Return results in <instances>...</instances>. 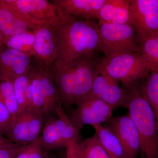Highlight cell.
Listing matches in <instances>:
<instances>
[{
  "mask_svg": "<svg viewBox=\"0 0 158 158\" xmlns=\"http://www.w3.org/2000/svg\"><path fill=\"white\" fill-rule=\"evenodd\" d=\"M34 58L50 69L56 58L58 39L55 26L48 23L37 26L34 30Z\"/></svg>",
  "mask_w": 158,
  "mask_h": 158,
  "instance_id": "cell-13",
  "label": "cell"
},
{
  "mask_svg": "<svg viewBox=\"0 0 158 158\" xmlns=\"http://www.w3.org/2000/svg\"><path fill=\"white\" fill-rule=\"evenodd\" d=\"M98 25L100 51L105 57L141 52L132 25L104 23Z\"/></svg>",
  "mask_w": 158,
  "mask_h": 158,
  "instance_id": "cell-7",
  "label": "cell"
},
{
  "mask_svg": "<svg viewBox=\"0 0 158 158\" xmlns=\"http://www.w3.org/2000/svg\"><path fill=\"white\" fill-rule=\"evenodd\" d=\"M35 29L22 15L0 0V31L5 38Z\"/></svg>",
  "mask_w": 158,
  "mask_h": 158,
  "instance_id": "cell-18",
  "label": "cell"
},
{
  "mask_svg": "<svg viewBox=\"0 0 158 158\" xmlns=\"http://www.w3.org/2000/svg\"><path fill=\"white\" fill-rule=\"evenodd\" d=\"M55 113L58 118L47 117L39 138L40 144L46 152L67 148L70 144L79 141L80 131L66 115L62 104L56 108Z\"/></svg>",
  "mask_w": 158,
  "mask_h": 158,
  "instance_id": "cell-6",
  "label": "cell"
},
{
  "mask_svg": "<svg viewBox=\"0 0 158 158\" xmlns=\"http://www.w3.org/2000/svg\"><path fill=\"white\" fill-rule=\"evenodd\" d=\"M99 66L110 76L120 82L127 91L139 83L150 72L141 52L121 54L100 59Z\"/></svg>",
  "mask_w": 158,
  "mask_h": 158,
  "instance_id": "cell-4",
  "label": "cell"
},
{
  "mask_svg": "<svg viewBox=\"0 0 158 158\" xmlns=\"http://www.w3.org/2000/svg\"><path fill=\"white\" fill-rule=\"evenodd\" d=\"M68 116L79 130L86 125L94 126L106 123L113 117L114 109L99 99L88 96L79 102Z\"/></svg>",
  "mask_w": 158,
  "mask_h": 158,
  "instance_id": "cell-11",
  "label": "cell"
},
{
  "mask_svg": "<svg viewBox=\"0 0 158 158\" xmlns=\"http://www.w3.org/2000/svg\"><path fill=\"white\" fill-rule=\"evenodd\" d=\"M29 72L15 79L12 81L15 93L19 106V113L27 109V92L29 82Z\"/></svg>",
  "mask_w": 158,
  "mask_h": 158,
  "instance_id": "cell-25",
  "label": "cell"
},
{
  "mask_svg": "<svg viewBox=\"0 0 158 158\" xmlns=\"http://www.w3.org/2000/svg\"><path fill=\"white\" fill-rule=\"evenodd\" d=\"M78 142L72 143L66 148V158H78L77 149Z\"/></svg>",
  "mask_w": 158,
  "mask_h": 158,
  "instance_id": "cell-29",
  "label": "cell"
},
{
  "mask_svg": "<svg viewBox=\"0 0 158 158\" xmlns=\"http://www.w3.org/2000/svg\"><path fill=\"white\" fill-rule=\"evenodd\" d=\"M24 146L14 144L0 148V158H15Z\"/></svg>",
  "mask_w": 158,
  "mask_h": 158,
  "instance_id": "cell-28",
  "label": "cell"
},
{
  "mask_svg": "<svg viewBox=\"0 0 158 158\" xmlns=\"http://www.w3.org/2000/svg\"><path fill=\"white\" fill-rule=\"evenodd\" d=\"M93 127L100 143L110 158H125L120 141L111 130L102 124L96 125Z\"/></svg>",
  "mask_w": 158,
  "mask_h": 158,
  "instance_id": "cell-19",
  "label": "cell"
},
{
  "mask_svg": "<svg viewBox=\"0 0 158 158\" xmlns=\"http://www.w3.org/2000/svg\"><path fill=\"white\" fill-rule=\"evenodd\" d=\"M130 0H106L99 12V24L132 25Z\"/></svg>",
  "mask_w": 158,
  "mask_h": 158,
  "instance_id": "cell-17",
  "label": "cell"
},
{
  "mask_svg": "<svg viewBox=\"0 0 158 158\" xmlns=\"http://www.w3.org/2000/svg\"><path fill=\"white\" fill-rule=\"evenodd\" d=\"M48 155L38 139L34 143L24 146L15 158H45Z\"/></svg>",
  "mask_w": 158,
  "mask_h": 158,
  "instance_id": "cell-26",
  "label": "cell"
},
{
  "mask_svg": "<svg viewBox=\"0 0 158 158\" xmlns=\"http://www.w3.org/2000/svg\"><path fill=\"white\" fill-rule=\"evenodd\" d=\"M27 93L32 97V107L47 117L61 103L50 70L36 61L29 72Z\"/></svg>",
  "mask_w": 158,
  "mask_h": 158,
  "instance_id": "cell-5",
  "label": "cell"
},
{
  "mask_svg": "<svg viewBox=\"0 0 158 158\" xmlns=\"http://www.w3.org/2000/svg\"><path fill=\"white\" fill-rule=\"evenodd\" d=\"M126 108L135 126L141 158H158V123L149 103L139 87L127 91Z\"/></svg>",
  "mask_w": 158,
  "mask_h": 158,
  "instance_id": "cell-3",
  "label": "cell"
},
{
  "mask_svg": "<svg viewBox=\"0 0 158 158\" xmlns=\"http://www.w3.org/2000/svg\"><path fill=\"white\" fill-rule=\"evenodd\" d=\"M88 96L99 99L115 109L126 108L128 92L106 73L98 63L92 88Z\"/></svg>",
  "mask_w": 158,
  "mask_h": 158,
  "instance_id": "cell-12",
  "label": "cell"
},
{
  "mask_svg": "<svg viewBox=\"0 0 158 158\" xmlns=\"http://www.w3.org/2000/svg\"><path fill=\"white\" fill-rule=\"evenodd\" d=\"M32 58L3 45L0 48V78L12 82L28 73L35 62Z\"/></svg>",
  "mask_w": 158,
  "mask_h": 158,
  "instance_id": "cell-15",
  "label": "cell"
},
{
  "mask_svg": "<svg viewBox=\"0 0 158 158\" xmlns=\"http://www.w3.org/2000/svg\"><path fill=\"white\" fill-rule=\"evenodd\" d=\"M34 31H27L6 37L3 45L8 48L22 52L29 57H34Z\"/></svg>",
  "mask_w": 158,
  "mask_h": 158,
  "instance_id": "cell-20",
  "label": "cell"
},
{
  "mask_svg": "<svg viewBox=\"0 0 158 158\" xmlns=\"http://www.w3.org/2000/svg\"><path fill=\"white\" fill-rule=\"evenodd\" d=\"M106 123L107 127L120 141L125 158H138L140 151V139L135 126L128 113L113 117Z\"/></svg>",
  "mask_w": 158,
  "mask_h": 158,
  "instance_id": "cell-14",
  "label": "cell"
},
{
  "mask_svg": "<svg viewBox=\"0 0 158 158\" xmlns=\"http://www.w3.org/2000/svg\"><path fill=\"white\" fill-rule=\"evenodd\" d=\"M15 143H13L9 138L0 133V148L10 146Z\"/></svg>",
  "mask_w": 158,
  "mask_h": 158,
  "instance_id": "cell-30",
  "label": "cell"
},
{
  "mask_svg": "<svg viewBox=\"0 0 158 158\" xmlns=\"http://www.w3.org/2000/svg\"><path fill=\"white\" fill-rule=\"evenodd\" d=\"M157 2H158V0H157Z\"/></svg>",
  "mask_w": 158,
  "mask_h": 158,
  "instance_id": "cell-34",
  "label": "cell"
},
{
  "mask_svg": "<svg viewBox=\"0 0 158 158\" xmlns=\"http://www.w3.org/2000/svg\"><path fill=\"white\" fill-rule=\"evenodd\" d=\"M45 158H56L54 157V156H49L48 155Z\"/></svg>",
  "mask_w": 158,
  "mask_h": 158,
  "instance_id": "cell-33",
  "label": "cell"
},
{
  "mask_svg": "<svg viewBox=\"0 0 158 158\" xmlns=\"http://www.w3.org/2000/svg\"><path fill=\"white\" fill-rule=\"evenodd\" d=\"M46 118L33 107L21 111L13 120L8 138L15 144L23 146L34 143L39 139Z\"/></svg>",
  "mask_w": 158,
  "mask_h": 158,
  "instance_id": "cell-9",
  "label": "cell"
},
{
  "mask_svg": "<svg viewBox=\"0 0 158 158\" xmlns=\"http://www.w3.org/2000/svg\"><path fill=\"white\" fill-rule=\"evenodd\" d=\"M153 38L155 40L156 42H157L158 45V34H157V35H156Z\"/></svg>",
  "mask_w": 158,
  "mask_h": 158,
  "instance_id": "cell-32",
  "label": "cell"
},
{
  "mask_svg": "<svg viewBox=\"0 0 158 158\" xmlns=\"http://www.w3.org/2000/svg\"><path fill=\"white\" fill-rule=\"evenodd\" d=\"M5 38V37L4 36V34H2V31H0V48L3 45V43H4Z\"/></svg>",
  "mask_w": 158,
  "mask_h": 158,
  "instance_id": "cell-31",
  "label": "cell"
},
{
  "mask_svg": "<svg viewBox=\"0 0 158 158\" xmlns=\"http://www.w3.org/2000/svg\"><path fill=\"white\" fill-rule=\"evenodd\" d=\"M106 0H56L53 1L65 14L82 19L97 20Z\"/></svg>",
  "mask_w": 158,
  "mask_h": 158,
  "instance_id": "cell-16",
  "label": "cell"
},
{
  "mask_svg": "<svg viewBox=\"0 0 158 158\" xmlns=\"http://www.w3.org/2000/svg\"><path fill=\"white\" fill-rule=\"evenodd\" d=\"M55 27L58 39L55 62L66 64L79 60L98 59L99 31L95 20L65 14Z\"/></svg>",
  "mask_w": 158,
  "mask_h": 158,
  "instance_id": "cell-1",
  "label": "cell"
},
{
  "mask_svg": "<svg viewBox=\"0 0 158 158\" xmlns=\"http://www.w3.org/2000/svg\"><path fill=\"white\" fill-rule=\"evenodd\" d=\"M100 59L63 64L55 62L50 71L62 106L76 105L90 93Z\"/></svg>",
  "mask_w": 158,
  "mask_h": 158,
  "instance_id": "cell-2",
  "label": "cell"
},
{
  "mask_svg": "<svg viewBox=\"0 0 158 158\" xmlns=\"http://www.w3.org/2000/svg\"><path fill=\"white\" fill-rule=\"evenodd\" d=\"M78 158H110L100 143L96 134L78 142Z\"/></svg>",
  "mask_w": 158,
  "mask_h": 158,
  "instance_id": "cell-21",
  "label": "cell"
},
{
  "mask_svg": "<svg viewBox=\"0 0 158 158\" xmlns=\"http://www.w3.org/2000/svg\"><path fill=\"white\" fill-rule=\"evenodd\" d=\"M130 12L132 25L140 45L158 34L157 0H132Z\"/></svg>",
  "mask_w": 158,
  "mask_h": 158,
  "instance_id": "cell-10",
  "label": "cell"
},
{
  "mask_svg": "<svg viewBox=\"0 0 158 158\" xmlns=\"http://www.w3.org/2000/svg\"><path fill=\"white\" fill-rule=\"evenodd\" d=\"M0 101L6 106L13 118L19 112V106L15 93L13 83L0 78Z\"/></svg>",
  "mask_w": 158,
  "mask_h": 158,
  "instance_id": "cell-22",
  "label": "cell"
},
{
  "mask_svg": "<svg viewBox=\"0 0 158 158\" xmlns=\"http://www.w3.org/2000/svg\"><path fill=\"white\" fill-rule=\"evenodd\" d=\"M140 48L150 72L158 71V45L154 38L144 40L140 44Z\"/></svg>",
  "mask_w": 158,
  "mask_h": 158,
  "instance_id": "cell-24",
  "label": "cell"
},
{
  "mask_svg": "<svg viewBox=\"0 0 158 158\" xmlns=\"http://www.w3.org/2000/svg\"><path fill=\"white\" fill-rule=\"evenodd\" d=\"M13 121L11 113L0 101V133L7 138Z\"/></svg>",
  "mask_w": 158,
  "mask_h": 158,
  "instance_id": "cell-27",
  "label": "cell"
},
{
  "mask_svg": "<svg viewBox=\"0 0 158 158\" xmlns=\"http://www.w3.org/2000/svg\"><path fill=\"white\" fill-rule=\"evenodd\" d=\"M35 27L48 23L56 26L64 14L54 2L46 0H2Z\"/></svg>",
  "mask_w": 158,
  "mask_h": 158,
  "instance_id": "cell-8",
  "label": "cell"
},
{
  "mask_svg": "<svg viewBox=\"0 0 158 158\" xmlns=\"http://www.w3.org/2000/svg\"><path fill=\"white\" fill-rule=\"evenodd\" d=\"M152 108L158 123V71H151L141 88Z\"/></svg>",
  "mask_w": 158,
  "mask_h": 158,
  "instance_id": "cell-23",
  "label": "cell"
}]
</instances>
